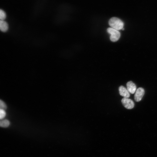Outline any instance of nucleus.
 Returning <instances> with one entry per match:
<instances>
[{
    "label": "nucleus",
    "instance_id": "obj_4",
    "mask_svg": "<svg viewBox=\"0 0 157 157\" xmlns=\"http://www.w3.org/2000/svg\"><path fill=\"white\" fill-rule=\"evenodd\" d=\"M145 94V91L142 88H139L136 90L134 95L136 101L139 102L141 100Z\"/></svg>",
    "mask_w": 157,
    "mask_h": 157
},
{
    "label": "nucleus",
    "instance_id": "obj_2",
    "mask_svg": "<svg viewBox=\"0 0 157 157\" xmlns=\"http://www.w3.org/2000/svg\"><path fill=\"white\" fill-rule=\"evenodd\" d=\"M107 32L111 35L110 39L112 42H116L119 39L120 34L118 30L112 28H109L107 29Z\"/></svg>",
    "mask_w": 157,
    "mask_h": 157
},
{
    "label": "nucleus",
    "instance_id": "obj_11",
    "mask_svg": "<svg viewBox=\"0 0 157 157\" xmlns=\"http://www.w3.org/2000/svg\"><path fill=\"white\" fill-rule=\"evenodd\" d=\"M6 116V112L5 110L1 109L0 110V119L2 120Z\"/></svg>",
    "mask_w": 157,
    "mask_h": 157
},
{
    "label": "nucleus",
    "instance_id": "obj_10",
    "mask_svg": "<svg viewBox=\"0 0 157 157\" xmlns=\"http://www.w3.org/2000/svg\"><path fill=\"white\" fill-rule=\"evenodd\" d=\"M7 106L6 103L1 100L0 101V108L4 110H6L7 109Z\"/></svg>",
    "mask_w": 157,
    "mask_h": 157
},
{
    "label": "nucleus",
    "instance_id": "obj_9",
    "mask_svg": "<svg viewBox=\"0 0 157 157\" xmlns=\"http://www.w3.org/2000/svg\"><path fill=\"white\" fill-rule=\"evenodd\" d=\"M6 13L3 10H0V19L1 20L4 21L6 18Z\"/></svg>",
    "mask_w": 157,
    "mask_h": 157
},
{
    "label": "nucleus",
    "instance_id": "obj_5",
    "mask_svg": "<svg viewBox=\"0 0 157 157\" xmlns=\"http://www.w3.org/2000/svg\"><path fill=\"white\" fill-rule=\"evenodd\" d=\"M127 87L129 92L132 94L134 93L136 90V85L131 81H129L127 83Z\"/></svg>",
    "mask_w": 157,
    "mask_h": 157
},
{
    "label": "nucleus",
    "instance_id": "obj_6",
    "mask_svg": "<svg viewBox=\"0 0 157 157\" xmlns=\"http://www.w3.org/2000/svg\"><path fill=\"white\" fill-rule=\"evenodd\" d=\"M119 91L120 95L124 98H128L130 96L129 93L127 89L123 86L119 87Z\"/></svg>",
    "mask_w": 157,
    "mask_h": 157
},
{
    "label": "nucleus",
    "instance_id": "obj_8",
    "mask_svg": "<svg viewBox=\"0 0 157 157\" xmlns=\"http://www.w3.org/2000/svg\"><path fill=\"white\" fill-rule=\"evenodd\" d=\"M10 124V121L8 120H1L0 122V126L3 127H7Z\"/></svg>",
    "mask_w": 157,
    "mask_h": 157
},
{
    "label": "nucleus",
    "instance_id": "obj_1",
    "mask_svg": "<svg viewBox=\"0 0 157 157\" xmlns=\"http://www.w3.org/2000/svg\"><path fill=\"white\" fill-rule=\"evenodd\" d=\"M109 26L113 28L119 30L123 28V22L120 19L116 17L111 18L109 22Z\"/></svg>",
    "mask_w": 157,
    "mask_h": 157
},
{
    "label": "nucleus",
    "instance_id": "obj_3",
    "mask_svg": "<svg viewBox=\"0 0 157 157\" xmlns=\"http://www.w3.org/2000/svg\"><path fill=\"white\" fill-rule=\"evenodd\" d=\"M121 102L123 106L127 109H131L134 107V102L130 99L124 98L122 99Z\"/></svg>",
    "mask_w": 157,
    "mask_h": 157
},
{
    "label": "nucleus",
    "instance_id": "obj_7",
    "mask_svg": "<svg viewBox=\"0 0 157 157\" xmlns=\"http://www.w3.org/2000/svg\"><path fill=\"white\" fill-rule=\"evenodd\" d=\"M9 28L8 24L4 21L1 20L0 21V29L3 32H7Z\"/></svg>",
    "mask_w": 157,
    "mask_h": 157
}]
</instances>
